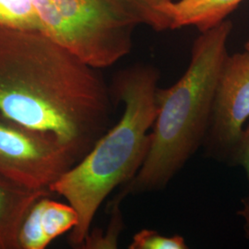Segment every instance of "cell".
Masks as SVG:
<instances>
[{
  "mask_svg": "<svg viewBox=\"0 0 249 249\" xmlns=\"http://www.w3.org/2000/svg\"><path fill=\"white\" fill-rule=\"evenodd\" d=\"M117 107L96 69L38 32L0 27V114L48 134L81 160Z\"/></svg>",
  "mask_w": 249,
  "mask_h": 249,
  "instance_id": "1",
  "label": "cell"
},
{
  "mask_svg": "<svg viewBox=\"0 0 249 249\" xmlns=\"http://www.w3.org/2000/svg\"><path fill=\"white\" fill-rule=\"evenodd\" d=\"M159 78V71L151 65L138 64L118 72L109 87L114 103L124 106L120 119L49 187L79 215V223L70 234L73 247L80 249L107 196L133 179L141 169L150 149L157 114Z\"/></svg>",
  "mask_w": 249,
  "mask_h": 249,
  "instance_id": "2",
  "label": "cell"
},
{
  "mask_svg": "<svg viewBox=\"0 0 249 249\" xmlns=\"http://www.w3.org/2000/svg\"><path fill=\"white\" fill-rule=\"evenodd\" d=\"M231 29L225 19L201 32L183 76L169 88L156 89L150 149L141 169L119 192L122 198L164 189L203 146Z\"/></svg>",
  "mask_w": 249,
  "mask_h": 249,
  "instance_id": "3",
  "label": "cell"
},
{
  "mask_svg": "<svg viewBox=\"0 0 249 249\" xmlns=\"http://www.w3.org/2000/svg\"><path fill=\"white\" fill-rule=\"evenodd\" d=\"M40 33L93 69L130 53L136 24L107 0H34Z\"/></svg>",
  "mask_w": 249,
  "mask_h": 249,
  "instance_id": "4",
  "label": "cell"
},
{
  "mask_svg": "<svg viewBox=\"0 0 249 249\" xmlns=\"http://www.w3.org/2000/svg\"><path fill=\"white\" fill-rule=\"evenodd\" d=\"M76 163L53 136L0 114L1 177L29 189H49Z\"/></svg>",
  "mask_w": 249,
  "mask_h": 249,
  "instance_id": "5",
  "label": "cell"
},
{
  "mask_svg": "<svg viewBox=\"0 0 249 249\" xmlns=\"http://www.w3.org/2000/svg\"><path fill=\"white\" fill-rule=\"evenodd\" d=\"M249 118V51L228 54L214 96L203 146L210 156L235 165L236 152Z\"/></svg>",
  "mask_w": 249,
  "mask_h": 249,
  "instance_id": "6",
  "label": "cell"
},
{
  "mask_svg": "<svg viewBox=\"0 0 249 249\" xmlns=\"http://www.w3.org/2000/svg\"><path fill=\"white\" fill-rule=\"evenodd\" d=\"M79 223V215L71 205L54 201L50 196L39 197L20 225L18 249H45Z\"/></svg>",
  "mask_w": 249,
  "mask_h": 249,
  "instance_id": "7",
  "label": "cell"
},
{
  "mask_svg": "<svg viewBox=\"0 0 249 249\" xmlns=\"http://www.w3.org/2000/svg\"><path fill=\"white\" fill-rule=\"evenodd\" d=\"M50 189L33 190L0 176V249H18L20 225L31 206Z\"/></svg>",
  "mask_w": 249,
  "mask_h": 249,
  "instance_id": "8",
  "label": "cell"
},
{
  "mask_svg": "<svg viewBox=\"0 0 249 249\" xmlns=\"http://www.w3.org/2000/svg\"><path fill=\"white\" fill-rule=\"evenodd\" d=\"M245 0H178L169 7L172 30L196 27L204 32L225 20Z\"/></svg>",
  "mask_w": 249,
  "mask_h": 249,
  "instance_id": "9",
  "label": "cell"
},
{
  "mask_svg": "<svg viewBox=\"0 0 249 249\" xmlns=\"http://www.w3.org/2000/svg\"><path fill=\"white\" fill-rule=\"evenodd\" d=\"M123 11L138 24H145L154 31L171 29L169 7L174 0H107Z\"/></svg>",
  "mask_w": 249,
  "mask_h": 249,
  "instance_id": "10",
  "label": "cell"
},
{
  "mask_svg": "<svg viewBox=\"0 0 249 249\" xmlns=\"http://www.w3.org/2000/svg\"><path fill=\"white\" fill-rule=\"evenodd\" d=\"M0 27L40 33L34 0H0Z\"/></svg>",
  "mask_w": 249,
  "mask_h": 249,
  "instance_id": "11",
  "label": "cell"
},
{
  "mask_svg": "<svg viewBox=\"0 0 249 249\" xmlns=\"http://www.w3.org/2000/svg\"><path fill=\"white\" fill-rule=\"evenodd\" d=\"M123 199L116 196L112 207L111 220L106 233L103 231H89L87 237L83 242L80 249H117L118 237L123 230V216L120 211V203Z\"/></svg>",
  "mask_w": 249,
  "mask_h": 249,
  "instance_id": "12",
  "label": "cell"
},
{
  "mask_svg": "<svg viewBox=\"0 0 249 249\" xmlns=\"http://www.w3.org/2000/svg\"><path fill=\"white\" fill-rule=\"evenodd\" d=\"M129 249H187L185 238L181 235L166 236L158 231L143 229L135 233Z\"/></svg>",
  "mask_w": 249,
  "mask_h": 249,
  "instance_id": "13",
  "label": "cell"
},
{
  "mask_svg": "<svg viewBox=\"0 0 249 249\" xmlns=\"http://www.w3.org/2000/svg\"><path fill=\"white\" fill-rule=\"evenodd\" d=\"M240 164L246 171L249 186V125L243 131L240 142L236 152L235 165ZM242 208L237 212V215L244 220V231L246 237L249 239V190L248 196L242 200Z\"/></svg>",
  "mask_w": 249,
  "mask_h": 249,
  "instance_id": "14",
  "label": "cell"
},
{
  "mask_svg": "<svg viewBox=\"0 0 249 249\" xmlns=\"http://www.w3.org/2000/svg\"><path fill=\"white\" fill-rule=\"evenodd\" d=\"M245 48H246V50H249V41L246 44V45H245Z\"/></svg>",
  "mask_w": 249,
  "mask_h": 249,
  "instance_id": "15",
  "label": "cell"
}]
</instances>
